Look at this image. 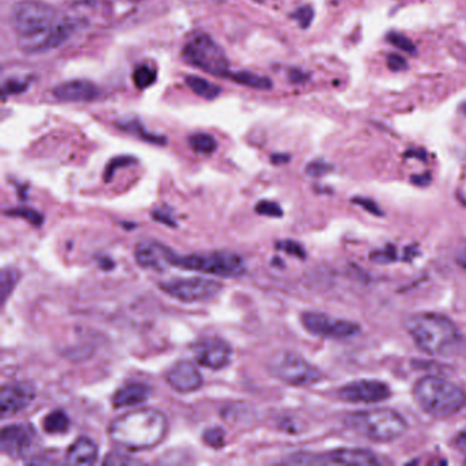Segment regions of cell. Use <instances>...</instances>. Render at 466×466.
I'll return each instance as SVG.
<instances>
[{"label": "cell", "instance_id": "cell-9", "mask_svg": "<svg viewBox=\"0 0 466 466\" xmlns=\"http://www.w3.org/2000/svg\"><path fill=\"white\" fill-rule=\"evenodd\" d=\"M163 293L182 302H201L215 299L222 291L218 280L206 278H178L160 285Z\"/></svg>", "mask_w": 466, "mask_h": 466}, {"label": "cell", "instance_id": "cell-30", "mask_svg": "<svg viewBox=\"0 0 466 466\" xmlns=\"http://www.w3.org/2000/svg\"><path fill=\"white\" fill-rule=\"evenodd\" d=\"M256 212L263 215V217L269 218H282L283 215L282 208L274 201L268 200L258 201V206H256Z\"/></svg>", "mask_w": 466, "mask_h": 466}, {"label": "cell", "instance_id": "cell-34", "mask_svg": "<svg viewBox=\"0 0 466 466\" xmlns=\"http://www.w3.org/2000/svg\"><path fill=\"white\" fill-rule=\"evenodd\" d=\"M278 249L283 250V252L289 253L291 256H297V258H305V250L301 245L297 244L294 241H282L278 242L277 244Z\"/></svg>", "mask_w": 466, "mask_h": 466}, {"label": "cell", "instance_id": "cell-7", "mask_svg": "<svg viewBox=\"0 0 466 466\" xmlns=\"http://www.w3.org/2000/svg\"><path fill=\"white\" fill-rule=\"evenodd\" d=\"M267 370L274 378L291 386H312L321 380L320 370L294 351H275L268 361Z\"/></svg>", "mask_w": 466, "mask_h": 466}, {"label": "cell", "instance_id": "cell-10", "mask_svg": "<svg viewBox=\"0 0 466 466\" xmlns=\"http://www.w3.org/2000/svg\"><path fill=\"white\" fill-rule=\"evenodd\" d=\"M302 326L310 334L327 339L343 340L350 339L360 334L361 329L353 321L332 318L320 312H305L301 316Z\"/></svg>", "mask_w": 466, "mask_h": 466}, {"label": "cell", "instance_id": "cell-11", "mask_svg": "<svg viewBox=\"0 0 466 466\" xmlns=\"http://www.w3.org/2000/svg\"><path fill=\"white\" fill-rule=\"evenodd\" d=\"M193 356L198 364L209 370H223L231 362L233 349L222 338L208 337L192 345Z\"/></svg>", "mask_w": 466, "mask_h": 466}, {"label": "cell", "instance_id": "cell-45", "mask_svg": "<svg viewBox=\"0 0 466 466\" xmlns=\"http://www.w3.org/2000/svg\"><path fill=\"white\" fill-rule=\"evenodd\" d=\"M463 113H465V114H466V105H465V106H463Z\"/></svg>", "mask_w": 466, "mask_h": 466}, {"label": "cell", "instance_id": "cell-2", "mask_svg": "<svg viewBox=\"0 0 466 466\" xmlns=\"http://www.w3.org/2000/svg\"><path fill=\"white\" fill-rule=\"evenodd\" d=\"M168 430L167 417L157 409L144 408L122 414L108 427L114 443L130 451L154 449Z\"/></svg>", "mask_w": 466, "mask_h": 466}, {"label": "cell", "instance_id": "cell-35", "mask_svg": "<svg viewBox=\"0 0 466 466\" xmlns=\"http://www.w3.org/2000/svg\"><path fill=\"white\" fill-rule=\"evenodd\" d=\"M329 171H331V166L327 165L326 162H321V160H316V162L309 163L307 167L308 176L315 177V178L326 176Z\"/></svg>", "mask_w": 466, "mask_h": 466}, {"label": "cell", "instance_id": "cell-33", "mask_svg": "<svg viewBox=\"0 0 466 466\" xmlns=\"http://www.w3.org/2000/svg\"><path fill=\"white\" fill-rule=\"evenodd\" d=\"M152 219L157 220L159 223H165L168 228H177L176 219H174L173 215L168 212V208L163 207V208L154 209L151 212Z\"/></svg>", "mask_w": 466, "mask_h": 466}, {"label": "cell", "instance_id": "cell-21", "mask_svg": "<svg viewBox=\"0 0 466 466\" xmlns=\"http://www.w3.org/2000/svg\"><path fill=\"white\" fill-rule=\"evenodd\" d=\"M226 77L230 78L231 81L239 84V86L258 89V91H268L272 88V81L268 77L252 72H228Z\"/></svg>", "mask_w": 466, "mask_h": 466}, {"label": "cell", "instance_id": "cell-28", "mask_svg": "<svg viewBox=\"0 0 466 466\" xmlns=\"http://www.w3.org/2000/svg\"><path fill=\"white\" fill-rule=\"evenodd\" d=\"M225 431L220 427L208 428L203 433L204 443L212 447V449H222L225 446Z\"/></svg>", "mask_w": 466, "mask_h": 466}, {"label": "cell", "instance_id": "cell-16", "mask_svg": "<svg viewBox=\"0 0 466 466\" xmlns=\"http://www.w3.org/2000/svg\"><path fill=\"white\" fill-rule=\"evenodd\" d=\"M173 250L157 241H144L136 247V261L143 268L165 271L166 267L171 266Z\"/></svg>", "mask_w": 466, "mask_h": 466}, {"label": "cell", "instance_id": "cell-22", "mask_svg": "<svg viewBox=\"0 0 466 466\" xmlns=\"http://www.w3.org/2000/svg\"><path fill=\"white\" fill-rule=\"evenodd\" d=\"M185 83L198 96L206 100L217 99L222 92L220 86H215L214 83L206 80V78L198 77V76H187L185 78Z\"/></svg>", "mask_w": 466, "mask_h": 466}, {"label": "cell", "instance_id": "cell-24", "mask_svg": "<svg viewBox=\"0 0 466 466\" xmlns=\"http://www.w3.org/2000/svg\"><path fill=\"white\" fill-rule=\"evenodd\" d=\"M189 146L198 154L211 155L218 149V143L214 136L208 133H196L190 136Z\"/></svg>", "mask_w": 466, "mask_h": 466}, {"label": "cell", "instance_id": "cell-26", "mask_svg": "<svg viewBox=\"0 0 466 466\" xmlns=\"http://www.w3.org/2000/svg\"><path fill=\"white\" fill-rule=\"evenodd\" d=\"M157 73L154 67L143 65V66H138L135 73H133V83H135L138 89H147L157 83Z\"/></svg>", "mask_w": 466, "mask_h": 466}, {"label": "cell", "instance_id": "cell-44", "mask_svg": "<svg viewBox=\"0 0 466 466\" xmlns=\"http://www.w3.org/2000/svg\"><path fill=\"white\" fill-rule=\"evenodd\" d=\"M86 4L92 5V4H97V2H100V0H86Z\"/></svg>", "mask_w": 466, "mask_h": 466}, {"label": "cell", "instance_id": "cell-6", "mask_svg": "<svg viewBox=\"0 0 466 466\" xmlns=\"http://www.w3.org/2000/svg\"><path fill=\"white\" fill-rule=\"evenodd\" d=\"M171 266L231 279L242 277L247 272L244 258L233 252L195 253L187 256H179L173 252Z\"/></svg>", "mask_w": 466, "mask_h": 466}, {"label": "cell", "instance_id": "cell-1", "mask_svg": "<svg viewBox=\"0 0 466 466\" xmlns=\"http://www.w3.org/2000/svg\"><path fill=\"white\" fill-rule=\"evenodd\" d=\"M10 26L21 50L42 54L66 43L80 28V20L59 18L51 5L40 0H21L10 10Z\"/></svg>", "mask_w": 466, "mask_h": 466}, {"label": "cell", "instance_id": "cell-37", "mask_svg": "<svg viewBox=\"0 0 466 466\" xmlns=\"http://www.w3.org/2000/svg\"><path fill=\"white\" fill-rule=\"evenodd\" d=\"M370 258H372L373 261H378V263H389V261H392L395 258L394 248L390 247L383 250V252L373 253Z\"/></svg>", "mask_w": 466, "mask_h": 466}, {"label": "cell", "instance_id": "cell-41", "mask_svg": "<svg viewBox=\"0 0 466 466\" xmlns=\"http://www.w3.org/2000/svg\"><path fill=\"white\" fill-rule=\"evenodd\" d=\"M114 455H116V458L108 457V455H107V457L105 458V461H103V462H105V463H133V462H135V461L130 460V458H124L118 454H114Z\"/></svg>", "mask_w": 466, "mask_h": 466}, {"label": "cell", "instance_id": "cell-40", "mask_svg": "<svg viewBox=\"0 0 466 466\" xmlns=\"http://www.w3.org/2000/svg\"><path fill=\"white\" fill-rule=\"evenodd\" d=\"M354 203L359 204V206L364 207L368 211L372 212V214H380L376 204H373L372 201L365 200V198H354Z\"/></svg>", "mask_w": 466, "mask_h": 466}, {"label": "cell", "instance_id": "cell-23", "mask_svg": "<svg viewBox=\"0 0 466 466\" xmlns=\"http://www.w3.org/2000/svg\"><path fill=\"white\" fill-rule=\"evenodd\" d=\"M69 427L70 419L64 410H53L43 420V430L50 435L66 432Z\"/></svg>", "mask_w": 466, "mask_h": 466}, {"label": "cell", "instance_id": "cell-5", "mask_svg": "<svg viewBox=\"0 0 466 466\" xmlns=\"http://www.w3.org/2000/svg\"><path fill=\"white\" fill-rule=\"evenodd\" d=\"M346 427L361 438L372 441H397L408 431L406 420L391 409H370L349 414Z\"/></svg>", "mask_w": 466, "mask_h": 466}, {"label": "cell", "instance_id": "cell-13", "mask_svg": "<svg viewBox=\"0 0 466 466\" xmlns=\"http://www.w3.org/2000/svg\"><path fill=\"white\" fill-rule=\"evenodd\" d=\"M338 395L349 403H378L391 397V391L379 380H356L340 387Z\"/></svg>", "mask_w": 466, "mask_h": 466}, {"label": "cell", "instance_id": "cell-4", "mask_svg": "<svg viewBox=\"0 0 466 466\" xmlns=\"http://www.w3.org/2000/svg\"><path fill=\"white\" fill-rule=\"evenodd\" d=\"M413 398L422 411L436 419L454 416L466 406L465 390L438 376H425L417 380Z\"/></svg>", "mask_w": 466, "mask_h": 466}, {"label": "cell", "instance_id": "cell-17", "mask_svg": "<svg viewBox=\"0 0 466 466\" xmlns=\"http://www.w3.org/2000/svg\"><path fill=\"white\" fill-rule=\"evenodd\" d=\"M99 88L86 80H73L59 84L54 88L53 95L59 102L88 103L99 97Z\"/></svg>", "mask_w": 466, "mask_h": 466}, {"label": "cell", "instance_id": "cell-14", "mask_svg": "<svg viewBox=\"0 0 466 466\" xmlns=\"http://www.w3.org/2000/svg\"><path fill=\"white\" fill-rule=\"evenodd\" d=\"M35 398H36V391L29 383L5 384L0 391L2 419L20 413L34 402Z\"/></svg>", "mask_w": 466, "mask_h": 466}, {"label": "cell", "instance_id": "cell-3", "mask_svg": "<svg viewBox=\"0 0 466 466\" xmlns=\"http://www.w3.org/2000/svg\"><path fill=\"white\" fill-rule=\"evenodd\" d=\"M405 327L414 343L431 356L449 353L460 342L457 326L441 313H413L406 319Z\"/></svg>", "mask_w": 466, "mask_h": 466}, {"label": "cell", "instance_id": "cell-31", "mask_svg": "<svg viewBox=\"0 0 466 466\" xmlns=\"http://www.w3.org/2000/svg\"><path fill=\"white\" fill-rule=\"evenodd\" d=\"M133 163H136V159L130 157H119L111 160V162L108 163L107 168H106V181H110V179L113 178L116 168L127 167V166L133 165Z\"/></svg>", "mask_w": 466, "mask_h": 466}, {"label": "cell", "instance_id": "cell-12", "mask_svg": "<svg viewBox=\"0 0 466 466\" xmlns=\"http://www.w3.org/2000/svg\"><path fill=\"white\" fill-rule=\"evenodd\" d=\"M36 431L31 424L7 425L0 435V450L13 458L26 457L36 443Z\"/></svg>", "mask_w": 466, "mask_h": 466}, {"label": "cell", "instance_id": "cell-38", "mask_svg": "<svg viewBox=\"0 0 466 466\" xmlns=\"http://www.w3.org/2000/svg\"><path fill=\"white\" fill-rule=\"evenodd\" d=\"M454 446L458 451H461L463 455H466V428L458 433L457 438H455L454 441Z\"/></svg>", "mask_w": 466, "mask_h": 466}, {"label": "cell", "instance_id": "cell-36", "mask_svg": "<svg viewBox=\"0 0 466 466\" xmlns=\"http://www.w3.org/2000/svg\"><path fill=\"white\" fill-rule=\"evenodd\" d=\"M387 66H389L390 70L392 72H403V70H408V62L403 56H397V54H391L387 58Z\"/></svg>", "mask_w": 466, "mask_h": 466}, {"label": "cell", "instance_id": "cell-29", "mask_svg": "<svg viewBox=\"0 0 466 466\" xmlns=\"http://www.w3.org/2000/svg\"><path fill=\"white\" fill-rule=\"evenodd\" d=\"M387 40L391 43L394 47L400 48V50L405 51V53L411 54V56H416L417 48L414 46V43L411 42L408 37L403 36L400 34H390L387 36Z\"/></svg>", "mask_w": 466, "mask_h": 466}, {"label": "cell", "instance_id": "cell-20", "mask_svg": "<svg viewBox=\"0 0 466 466\" xmlns=\"http://www.w3.org/2000/svg\"><path fill=\"white\" fill-rule=\"evenodd\" d=\"M97 450L96 443L92 439L81 436L77 441H73L72 446L66 451V462L72 465H92L96 462Z\"/></svg>", "mask_w": 466, "mask_h": 466}, {"label": "cell", "instance_id": "cell-39", "mask_svg": "<svg viewBox=\"0 0 466 466\" xmlns=\"http://www.w3.org/2000/svg\"><path fill=\"white\" fill-rule=\"evenodd\" d=\"M24 88H25L24 84H17L15 81H9V83L4 86V94H18V92L24 91Z\"/></svg>", "mask_w": 466, "mask_h": 466}, {"label": "cell", "instance_id": "cell-32", "mask_svg": "<svg viewBox=\"0 0 466 466\" xmlns=\"http://www.w3.org/2000/svg\"><path fill=\"white\" fill-rule=\"evenodd\" d=\"M293 17L294 20H297V23L299 24L301 28L307 29L308 26L312 24L313 17H315V12H313L312 7L310 6H302L294 12Z\"/></svg>", "mask_w": 466, "mask_h": 466}, {"label": "cell", "instance_id": "cell-43", "mask_svg": "<svg viewBox=\"0 0 466 466\" xmlns=\"http://www.w3.org/2000/svg\"><path fill=\"white\" fill-rule=\"evenodd\" d=\"M289 157H285V155H274L272 157V162L277 163V165H279V163H285L288 162Z\"/></svg>", "mask_w": 466, "mask_h": 466}, {"label": "cell", "instance_id": "cell-27", "mask_svg": "<svg viewBox=\"0 0 466 466\" xmlns=\"http://www.w3.org/2000/svg\"><path fill=\"white\" fill-rule=\"evenodd\" d=\"M6 215L7 217L24 218L26 222L34 226H42L43 222H45L42 214L35 211V209L26 208V207H18V208L9 209V211H6Z\"/></svg>", "mask_w": 466, "mask_h": 466}, {"label": "cell", "instance_id": "cell-25", "mask_svg": "<svg viewBox=\"0 0 466 466\" xmlns=\"http://www.w3.org/2000/svg\"><path fill=\"white\" fill-rule=\"evenodd\" d=\"M20 280V272L15 268H5L0 275V291H2V302L6 304L10 294L15 290Z\"/></svg>", "mask_w": 466, "mask_h": 466}, {"label": "cell", "instance_id": "cell-15", "mask_svg": "<svg viewBox=\"0 0 466 466\" xmlns=\"http://www.w3.org/2000/svg\"><path fill=\"white\" fill-rule=\"evenodd\" d=\"M166 381L170 384L171 389L187 394L198 391L203 386V376L193 362L181 360L167 370Z\"/></svg>", "mask_w": 466, "mask_h": 466}, {"label": "cell", "instance_id": "cell-42", "mask_svg": "<svg viewBox=\"0 0 466 466\" xmlns=\"http://www.w3.org/2000/svg\"><path fill=\"white\" fill-rule=\"evenodd\" d=\"M457 261L462 268L466 269V248H463V249L458 253Z\"/></svg>", "mask_w": 466, "mask_h": 466}, {"label": "cell", "instance_id": "cell-19", "mask_svg": "<svg viewBox=\"0 0 466 466\" xmlns=\"http://www.w3.org/2000/svg\"><path fill=\"white\" fill-rule=\"evenodd\" d=\"M152 389L146 383H133L127 384L121 387L118 391L114 394L113 403L116 408H129V406L140 405L146 402L151 397Z\"/></svg>", "mask_w": 466, "mask_h": 466}, {"label": "cell", "instance_id": "cell-18", "mask_svg": "<svg viewBox=\"0 0 466 466\" xmlns=\"http://www.w3.org/2000/svg\"><path fill=\"white\" fill-rule=\"evenodd\" d=\"M321 463L335 465L373 466L379 465L378 455L367 449H337L321 454Z\"/></svg>", "mask_w": 466, "mask_h": 466}, {"label": "cell", "instance_id": "cell-8", "mask_svg": "<svg viewBox=\"0 0 466 466\" xmlns=\"http://www.w3.org/2000/svg\"><path fill=\"white\" fill-rule=\"evenodd\" d=\"M185 61L204 72L226 77L228 73V56L223 48L209 35L196 34L187 40L182 51Z\"/></svg>", "mask_w": 466, "mask_h": 466}, {"label": "cell", "instance_id": "cell-46", "mask_svg": "<svg viewBox=\"0 0 466 466\" xmlns=\"http://www.w3.org/2000/svg\"><path fill=\"white\" fill-rule=\"evenodd\" d=\"M256 2H263V0H256Z\"/></svg>", "mask_w": 466, "mask_h": 466}]
</instances>
